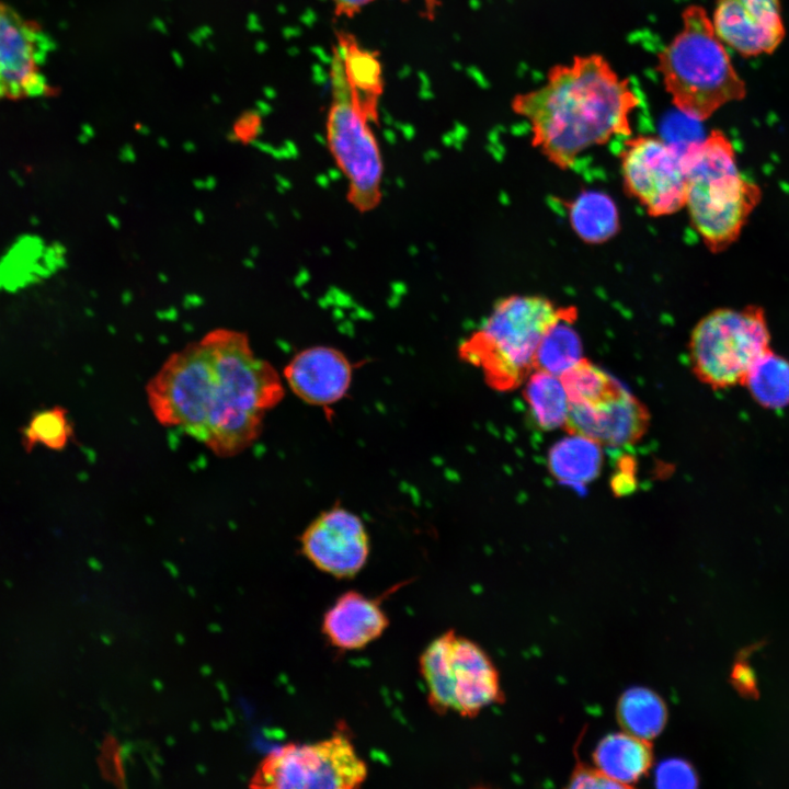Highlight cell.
Here are the masks:
<instances>
[{"label": "cell", "mask_w": 789, "mask_h": 789, "mask_svg": "<svg viewBox=\"0 0 789 789\" xmlns=\"http://www.w3.org/2000/svg\"><path fill=\"white\" fill-rule=\"evenodd\" d=\"M574 307H562L537 295L499 299L482 324L458 346V356L479 368L484 381L498 391L522 386L535 370L545 335L558 323H572Z\"/></svg>", "instance_id": "4"}, {"label": "cell", "mask_w": 789, "mask_h": 789, "mask_svg": "<svg viewBox=\"0 0 789 789\" xmlns=\"http://www.w3.org/2000/svg\"><path fill=\"white\" fill-rule=\"evenodd\" d=\"M46 53L44 35L0 2V99L41 95Z\"/></svg>", "instance_id": "13"}, {"label": "cell", "mask_w": 789, "mask_h": 789, "mask_svg": "<svg viewBox=\"0 0 789 789\" xmlns=\"http://www.w3.org/2000/svg\"><path fill=\"white\" fill-rule=\"evenodd\" d=\"M617 714L624 730L650 741L663 730L667 711L664 701L654 691L633 687L624 693Z\"/></svg>", "instance_id": "22"}, {"label": "cell", "mask_w": 789, "mask_h": 789, "mask_svg": "<svg viewBox=\"0 0 789 789\" xmlns=\"http://www.w3.org/2000/svg\"><path fill=\"white\" fill-rule=\"evenodd\" d=\"M573 788H620L617 784L607 778L597 768L590 769L579 767L573 774L570 782Z\"/></svg>", "instance_id": "28"}, {"label": "cell", "mask_w": 789, "mask_h": 789, "mask_svg": "<svg viewBox=\"0 0 789 789\" xmlns=\"http://www.w3.org/2000/svg\"><path fill=\"white\" fill-rule=\"evenodd\" d=\"M301 550L319 570L338 579L354 576L369 554V537L363 521L343 507L318 515L300 537Z\"/></svg>", "instance_id": "12"}, {"label": "cell", "mask_w": 789, "mask_h": 789, "mask_svg": "<svg viewBox=\"0 0 789 789\" xmlns=\"http://www.w3.org/2000/svg\"><path fill=\"white\" fill-rule=\"evenodd\" d=\"M781 0H717L712 25L723 44L744 56L773 52L785 28Z\"/></svg>", "instance_id": "15"}, {"label": "cell", "mask_w": 789, "mask_h": 789, "mask_svg": "<svg viewBox=\"0 0 789 789\" xmlns=\"http://www.w3.org/2000/svg\"><path fill=\"white\" fill-rule=\"evenodd\" d=\"M203 341L222 385L219 414L204 445L219 457L236 456L259 437L265 413L282 401L285 390L275 368L255 357L243 333L216 330Z\"/></svg>", "instance_id": "6"}, {"label": "cell", "mask_w": 789, "mask_h": 789, "mask_svg": "<svg viewBox=\"0 0 789 789\" xmlns=\"http://www.w3.org/2000/svg\"><path fill=\"white\" fill-rule=\"evenodd\" d=\"M72 434L68 412L57 405L32 415L22 431V444L26 450L37 446L61 450L68 445Z\"/></svg>", "instance_id": "25"}, {"label": "cell", "mask_w": 789, "mask_h": 789, "mask_svg": "<svg viewBox=\"0 0 789 789\" xmlns=\"http://www.w3.org/2000/svg\"><path fill=\"white\" fill-rule=\"evenodd\" d=\"M656 786L661 788H693L697 786V776L693 767L677 758L660 764L656 770Z\"/></svg>", "instance_id": "27"}, {"label": "cell", "mask_w": 789, "mask_h": 789, "mask_svg": "<svg viewBox=\"0 0 789 789\" xmlns=\"http://www.w3.org/2000/svg\"><path fill=\"white\" fill-rule=\"evenodd\" d=\"M762 307L717 308L694 327L688 357L694 375L712 389L743 385L754 364L770 351Z\"/></svg>", "instance_id": "7"}, {"label": "cell", "mask_w": 789, "mask_h": 789, "mask_svg": "<svg viewBox=\"0 0 789 789\" xmlns=\"http://www.w3.org/2000/svg\"><path fill=\"white\" fill-rule=\"evenodd\" d=\"M375 0H331L336 15L352 18ZM432 4L435 0H425Z\"/></svg>", "instance_id": "30"}, {"label": "cell", "mask_w": 789, "mask_h": 789, "mask_svg": "<svg viewBox=\"0 0 789 789\" xmlns=\"http://www.w3.org/2000/svg\"><path fill=\"white\" fill-rule=\"evenodd\" d=\"M743 385L762 405L782 408L789 403V362L770 350L754 364Z\"/></svg>", "instance_id": "24"}, {"label": "cell", "mask_w": 789, "mask_h": 789, "mask_svg": "<svg viewBox=\"0 0 789 789\" xmlns=\"http://www.w3.org/2000/svg\"><path fill=\"white\" fill-rule=\"evenodd\" d=\"M731 679L740 694L746 697H754L757 694L753 670L745 664V661H737L731 673Z\"/></svg>", "instance_id": "29"}, {"label": "cell", "mask_w": 789, "mask_h": 789, "mask_svg": "<svg viewBox=\"0 0 789 789\" xmlns=\"http://www.w3.org/2000/svg\"><path fill=\"white\" fill-rule=\"evenodd\" d=\"M348 358L331 346H311L297 353L284 369L291 391L304 402L329 407L339 402L351 386Z\"/></svg>", "instance_id": "16"}, {"label": "cell", "mask_w": 789, "mask_h": 789, "mask_svg": "<svg viewBox=\"0 0 789 789\" xmlns=\"http://www.w3.org/2000/svg\"><path fill=\"white\" fill-rule=\"evenodd\" d=\"M625 192L651 217L670 216L685 205L683 150L659 136L624 141L619 152Z\"/></svg>", "instance_id": "11"}, {"label": "cell", "mask_w": 789, "mask_h": 789, "mask_svg": "<svg viewBox=\"0 0 789 789\" xmlns=\"http://www.w3.org/2000/svg\"><path fill=\"white\" fill-rule=\"evenodd\" d=\"M640 99L601 54L574 56L549 69L545 84L516 94L511 107L525 118L531 145L552 164L570 169L587 149L632 134Z\"/></svg>", "instance_id": "1"}, {"label": "cell", "mask_w": 789, "mask_h": 789, "mask_svg": "<svg viewBox=\"0 0 789 789\" xmlns=\"http://www.w3.org/2000/svg\"><path fill=\"white\" fill-rule=\"evenodd\" d=\"M581 351V341L571 323L560 322L542 339L535 369L560 376L582 357Z\"/></svg>", "instance_id": "26"}, {"label": "cell", "mask_w": 789, "mask_h": 789, "mask_svg": "<svg viewBox=\"0 0 789 789\" xmlns=\"http://www.w3.org/2000/svg\"><path fill=\"white\" fill-rule=\"evenodd\" d=\"M572 229L590 244L603 243L619 230V216L614 201L606 194L587 191L569 205Z\"/></svg>", "instance_id": "20"}, {"label": "cell", "mask_w": 789, "mask_h": 789, "mask_svg": "<svg viewBox=\"0 0 789 789\" xmlns=\"http://www.w3.org/2000/svg\"><path fill=\"white\" fill-rule=\"evenodd\" d=\"M603 461L601 445L569 434L552 446L548 455L551 474L560 482L580 487L593 481Z\"/></svg>", "instance_id": "19"}, {"label": "cell", "mask_w": 789, "mask_h": 789, "mask_svg": "<svg viewBox=\"0 0 789 789\" xmlns=\"http://www.w3.org/2000/svg\"><path fill=\"white\" fill-rule=\"evenodd\" d=\"M524 385V398L537 425L549 431L563 427L569 400L560 377L535 369Z\"/></svg>", "instance_id": "21"}, {"label": "cell", "mask_w": 789, "mask_h": 789, "mask_svg": "<svg viewBox=\"0 0 789 789\" xmlns=\"http://www.w3.org/2000/svg\"><path fill=\"white\" fill-rule=\"evenodd\" d=\"M683 161L691 227L710 252H723L740 238L762 190L740 171L734 147L721 130L688 142Z\"/></svg>", "instance_id": "3"}, {"label": "cell", "mask_w": 789, "mask_h": 789, "mask_svg": "<svg viewBox=\"0 0 789 789\" xmlns=\"http://www.w3.org/2000/svg\"><path fill=\"white\" fill-rule=\"evenodd\" d=\"M330 80L327 145L346 180L348 203L359 213H367L379 205L382 196L384 162L373 128L384 88L377 54L353 35L339 34Z\"/></svg>", "instance_id": "2"}, {"label": "cell", "mask_w": 789, "mask_h": 789, "mask_svg": "<svg viewBox=\"0 0 789 789\" xmlns=\"http://www.w3.org/2000/svg\"><path fill=\"white\" fill-rule=\"evenodd\" d=\"M389 619L376 599L348 591L324 614L322 631L341 650H357L378 639Z\"/></svg>", "instance_id": "17"}, {"label": "cell", "mask_w": 789, "mask_h": 789, "mask_svg": "<svg viewBox=\"0 0 789 789\" xmlns=\"http://www.w3.org/2000/svg\"><path fill=\"white\" fill-rule=\"evenodd\" d=\"M211 374L210 352L203 340L172 354L146 387L157 421L163 426L180 427L202 443Z\"/></svg>", "instance_id": "9"}, {"label": "cell", "mask_w": 789, "mask_h": 789, "mask_svg": "<svg viewBox=\"0 0 789 789\" xmlns=\"http://www.w3.org/2000/svg\"><path fill=\"white\" fill-rule=\"evenodd\" d=\"M559 377L570 405L593 404L625 389L616 378L584 357H581Z\"/></svg>", "instance_id": "23"}, {"label": "cell", "mask_w": 789, "mask_h": 789, "mask_svg": "<svg viewBox=\"0 0 789 789\" xmlns=\"http://www.w3.org/2000/svg\"><path fill=\"white\" fill-rule=\"evenodd\" d=\"M649 424L648 408L625 388L593 404H569L563 428L601 446L621 447L639 442Z\"/></svg>", "instance_id": "14"}, {"label": "cell", "mask_w": 789, "mask_h": 789, "mask_svg": "<svg viewBox=\"0 0 789 789\" xmlns=\"http://www.w3.org/2000/svg\"><path fill=\"white\" fill-rule=\"evenodd\" d=\"M367 777L366 763L343 733L311 744L283 746L265 759L256 777L272 788L359 787Z\"/></svg>", "instance_id": "10"}, {"label": "cell", "mask_w": 789, "mask_h": 789, "mask_svg": "<svg viewBox=\"0 0 789 789\" xmlns=\"http://www.w3.org/2000/svg\"><path fill=\"white\" fill-rule=\"evenodd\" d=\"M420 671L428 704L438 713L454 711L472 718L501 700L499 672L490 656L454 630L427 645L420 658Z\"/></svg>", "instance_id": "8"}, {"label": "cell", "mask_w": 789, "mask_h": 789, "mask_svg": "<svg viewBox=\"0 0 789 789\" xmlns=\"http://www.w3.org/2000/svg\"><path fill=\"white\" fill-rule=\"evenodd\" d=\"M596 768L621 787L637 782L650 768L652 750L649 741L628 732L605 736L594 753Z\"/></svg>", "instance_id": "18"}, {"label": "cell", "mask_w": 789, "mask_h": 789, "mask_svg": "<svg viewBox=\"0 0 789 789\" xmlns=\"http://www.w3.org/2000/svg\"><path fill=\"white\" fill-rule=\"evenodd\" d=\"M682 21L681 31L658 53L656 71L674 106L689 118L706 121L722 105L741 100L745 85L706 10L688 5Z\"/></svg>", "instance_id": "5"}]
</instances>
